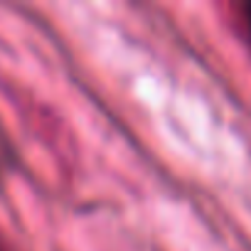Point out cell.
I'll list each match as a JSON object with an SVG mask.
<instances>
[{
    "label": "cell",
    "mask_w": 251,
    "mask_h": 251,
    "mask_svg": "<svg viewBox=\"0 0 251 251\" xmlns=\"http://www.w3.org/2000/svg\"><path fill=\"white\" fill-rule=\"evenodd\" d=\"M241 20H244V27H246L249 42H251V3H244V5H241Z\"/></svg>",
    "instance_id": "obj_1"
}]
</instances>
